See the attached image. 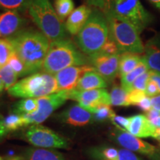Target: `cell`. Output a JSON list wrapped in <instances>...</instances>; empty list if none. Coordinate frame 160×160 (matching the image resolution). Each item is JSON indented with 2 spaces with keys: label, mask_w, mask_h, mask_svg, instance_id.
I'll return each mask as SVG.
<instances>
[{
  "label": "cell",
  "mask_w": 160,
  "mask_h": 160,
  "mask_svg": "<svg viewBox=\"0 0 160 160\" xmlns=\"http://www.w3.org/2000/svg\"><path fill=\"white\" fill-rule=\"evenodd\" d=\"M148 121L151 124L156 128H160V111L156 114L154 117H152L151 119H148Z\"/></svg>",
  "instance_id": "cell-43"
},
{
  "label": "cell",
  "mask_w": 160,
  "mask_h": 160,
  "mask_svg": "<svg viewBox=\"0 0 160 160\" xmlns=\"http://www.w3.org/2000/svg\"><path fill=\"white\" fill-rule=\"evenodd\" d=\"M109 28V37L117 45L120 53L142 54L145 52L139 31L134 25L110 11L105 13Z\"/></svg>",
  "instance_id": "cell-5"
},
{
  "label": "cell",
  "mask_w": 160,
  "mask_h": 160,
  "mask_svg": "<svg viewBox=\"0 0 160 160\" xmlns=\"http://www.w3.org/2000/svg\"><path fill=\"white\" fill-rule=\"evenodd\" d=\"M112 123L116 126L117 128L122 131H128L130 125V117H124L122 116L114 114L111 119Z\"/></svg>",
  "instance_id": "cell-33"
},
{
  "label": "cell",
  "mask_w": 160,
  "mask_h": 160,
  "mask_svg": "<svg viewBox=\"0 0 160 160\" xmlns=\"http://www.w3.org/2000/svg\"><path fill=\"white\" fill-rule=\"evenodd\" d=\"M117 160H142L133 152L127 149H121L119 151V157Z\"/></svg>",
  "instance_id": "cell-36"
},
{
  "label": "cell",
  "mask_w": 160,
  "mask_h": 160,
  "mask_svg": "<svg viewBox=\"0 0 160 160\" xmlns=\"http://www.w3.org/2000/svg\"><path fill=\"white\" fill-rule=\"evenodd\" d=\"M8 131L7 129L5 128V125H4L3 124V121L2 119L0 118V140L2 139L4 137H5L6 134L8 133Z\"/></svg>",
  "instance_id": "cell-44"
},
{
  "label": "cell",
  "mask_w": 160,
  "mask_h": 160,
  "mask_svg": "<svg viewBox=\"0 0 160 160\" xmlns=\"http://www.w3.org/2000/svg\"><path fill=\"white\" fill-rule=\"evenodd\" d=\"M8 65L11 66V68L13 70V71L17 73L18 77H22L25 76H29L28 71L27 68L25 65V64L21 59L18 57L15 51L12 53L11 57H10L8 61Z\"/></svg>",
  "instance_id": "cell-31"
},
{
  "label": "cell",
  "mask_w": 160,
  "mask_h": 160,
  "mask_svg": "<svg viewBox=\"0 0 160 160\" xmlns=\"http://www.w3.org/2000/svg\"><path fill=\"white\" fill-rule=\"evenodd\" d=\"M148 71L149 68L148 66V64L146 62V60L143 56L142 59L139 65H138L133 71L130 72V73H128L127 75L121 77L122 88L123 89H125V91L128 93V92L131 91V85L133 83V82H134L138 77Z\"/></svg>",
  "instance_id": "cell-22"
},
{
  "label": "cell",
  "mask_w": 160,
  "mask_h": 160,
  "mask_svg": "<svg viewBox=\"0 0 160 160\" xmlns=\"http://www.w3.org/2000/svg\"><path fill=\"white\" fill-rule=\"evenodd\" d=\"M38 109L31 114L22 115L25 126L40 125L52 113L66 102L68 97V91H59L51 94L38 98Z\"/></svg>",
  "instance_id": "cell-8"
},
{
  "label": "cell",
  "mask_w": 160,
  "mask_h": 160,
  "mask_svg": "<svg viewBox=\"0 0 160 160\" xmlns=\"http://www.w3.org/2000/svg\"><path fill=\"white\" fill-rule=\"evenodd\" d=\"M37 99H23L18 101L13 105V113L19 115L31 114L37 111Z\"/></svg>",
  "instance_id": "cell-23"
},
{
  "label": "cell",
  "mask_w": 160,
  "mask_h": 160,
  "mask_svg": "<svg viewBox=\"0 0 160 160\" xmlns=\"http://www.w3.org/2000/svg\"><path fill=\"white\" fill-rule=\"evenodd\" d=\"M111 11L134 25L139 33L153 20L152 16L146 11L140 0H113Z\"/></svg>",
  "instance_id": "cell-7"
},
{
  "label": "cell",
  "mask_w": 160,
  "mask_h": 160,
  "mask_svg": "<svg viewBox=\"0 0 160 160\" xmlns=\"http://www.w3.org/2000/svg\"><path fill=\"white\" fill-rule=\"evenodd\" d=\"M90 65L89 58L69 39L51 42L43 62L42 71L55 75L62 70L71 66Z\"/></svg>",
  "instance_id": "cell-3"
},
{
  "label": "cell",
  "mask_w": 160,
  "mask_h": 160,
  "mask_svg": "<svg viewBox=\"0 0 160 160\" xmlns=\"http://www.w3.org/2000/svg\"><path fill=\"white\" fill-rule=\"evenodd\" d=\"M111 105L113 106L127 107L130 106L128 102V93L122 88V86L115 85L112 88L111 93Z\"/></svg>",
  "instance_id": "cell-24"
},
{
  "label": "cell",
  "mask_w": 160,
  "mask_h": 160,
  "mask_svg": "<svg viewBox=\"0 0 160 160\" xmlns=\"http://www.w3.org/2000/svg\"><path fill=\"white\" fill-rule=\"evenodd\" d=\"M144 53L149 69L160 73V34L156 35L146 42Z\"/></svg>",
  "instance_id": "cell-18"
},
{
  "label": "cell",
  "mask_w": 160,
  "mask_h": 160,
  "mask_svg": "<svg viewBox=\"0 0 160 160\" xmlns=\"http://www.w3.org/2000/svg\"><path fill=\"white\" fill-rule=\"evenodd\" d=\"M57 91L55 76L45 72L28 76L8 90L12 97L22 99H38Z\"/></svg>",
  "instance_id": "cell-6"
},
{
  "label": "cell",
  "mask_w": 160,
  "mask_h": 160,
  "mask_svg": "<svg viewBox=\"0 0 160 160\" xmlns=\"http://www.w3.org/2000/svg\"><path fill=\"white\" fill-rule=\"evenodd\" d=\"M29 0H0V9L23 13L28 11Z\"/></svg>",
  "instance_id": "cell-26"
},
{
  "label": "cell",
  "mask_w": 160,
  "mask_h": 160,
  "mask_svg": "<svg viewBox=\"0 0 160 160\" xmlns=\"http://www.w3.org/2000/svg\"><path fill=\"white\" fill-rule=\"evenodd\" d=\"M154 139H157L158 141L159 142V143H160V128L156 129V133H155V136H154Z\"/></svg>",
  "instance_id": "cell-47"
},
{
  "label": "cell",
  "mask_w": 160,
  "mask_h": 160,
  "mask_svg": "<svg viewBox=\"0 0 160 160\" xmlns=\"http://www.w3.org/2000/svg\"><path fill=\"white\" fill-rule=\"evenodd\" d=\"M137 106L142 110V111H143L145 112L149 111L150 110L153 108H152V105H151V97L146 96L145 98H143V99L140 101V102L138 104Z\"/></svg>",
  "instance_id": "cell-40"
},
{
  "label": "cell",
  "mask_w": 160,
  "mask_h": 160,
  "mask_svg": "<svg viewBox=\"0 0 160 160\" xmlns=\"http://www.w3.org/2000/svg\"><path fill=\"white\" fill-rule=\"evenodd\" d=\"M94 121L104 122L110 119L115 114L110 105H100L91 111Z\"/></svg>",
  "instance_id": "cell-29"
},
{
  "label": "cell",
  "mask_w": 160,
  "mask_h": 160,
  "mask_svg": "<svg viewBox=\"0 0 160 160\" xmlns=\"http://www.w3.org/2000/svg\"><path fill=\"white\" fill-rule=\"evenodd\" d=\"M4 89H5V84H4L2 80L0 79V93H1L2 92V91H3Z\"/></svg>",
  "instance_id": "cell-48"
},
{
  "label": "cell",
  "mask_w": 160,
  "mask_h": 160,
  "mask_svg": "<svg viewBox=\"0 0 160 160\" xmlns=\"http://www.w3.org/2000/svg\"><path fill=\"white\" fill-rule=\"evenodd\" d=\"M145 93L148 97H153L159 94V91L157 85L156 84L155 82L152 81V80L149 79L148 82L147 84L145 89Z\"/></svg>",
  "instance_id": "cell-37"
},
{
  "label": "cell",
  "mask_w": 160,
  "mask_h": 160,
  "mask_svg": "<svg viewBox=\"0 0 160 160\" xmlns=\"http://www.w3.org/2000/svg\"><path fill=\"white\" fill-rule=\"evenodd\" d=\"M145 91H139V90H132L128 92V102L130 105L137 106L143 98L146 97Z\"/></svg>",
  "instance_id": "cell-34"
},
{
  "label": "cell",
  "mask_w": 160,
  "mask_h": 160,
  "mask_svg": "<svg viewBox=\"0 0 160 160\" xmlns=\"http://www.w3.org/2000/svg\"><path fill=\"white\" fill-rule=\"evenodd\" d=\"M112 2L113 0H105V13H108L111 11L112 8Z\"/></svg>",
  "instance_id": "cell-45"
},
{
  "label": "cell",
  "mask_w": 160,
  "mask_h": 160,
  "mask_svg": "<svg viewBox=\"0 0 160 160\" xmlns=\"http://www.w3.org/2000/svg\"><path fill=\"white\" fill-rule=\"evenodd\" d=\"M70 99L77 101L84 108L91 112L100 105H111V97L108 91L105 88L93 89L89 91H68Z\"/></svg>",
  "instance_id": "cell-12"
},
{
  "label": "cell",
  "mask_w": 160,
  "mask_h": 160,
  "mask_svg": "<svg viewBox=\"0 0 160 160\" xmlns=\"http://www.w3.org/2000/svg\"><path fill=\"white\" fill-rule=\"evenodd\" d=\"M3 124L8 131H14L25 126L23 116L16 113H11L2 119Z\"/></svg>",
  "instance_id": "cell-27"
},
{
  "label": "cell",
  "mask_w": 160,
  "mask_h": 160,
  "mask_svg": "<svg viewBox=\"0 0 160 160\" xmlns=\"http://www.w3.org/2000/svg\"><path fill=\"white\" fill-rule=\"evenodd\" d=\"M25 160H65L59 152L47 148H31L25 153Z\"/></svg>",
  "instance_id": "cell-20"
},
{
  "label": "cell",
  "mask_w": 160,
  "mask_h": 160,
  "mask_svg": "<svg viewBox=\"0 0 160 160\" xmlns=\"http://www.w3.org/2000/svg\"><path fill=\"white\" fill-rule=\"evenodd\" d=\"M156 128L145 117V115L138 114L130 117V125L128 132L138 138H154Z\"/></svg>",
  "instance_id": "cell-17"
},
{
  "label": "cell",
  "mask_w": 160,
  "mask_h": 160,
  "mask_svg": "<svg viewBox=\"0 0 160 160\" xmlns=\"http://www.w3.org/2000/svg\"><path fill=\"white\" fill-rule=\"evenodd\" d=\"M8 160H20L19 158L18 157H13V158H10Z\"/></svg>",
  "instance_id": "cell-49"
},
{
  "label": "cell",
  "mask_w": 160,
  "mask_h": 160,
  "mask_svg": "<svg viewBox=\"0 0 160 160\" xmlns=\"http://www.w3.org/2000/svg\"><path fill=\"white\" fill-rule=\"evenodd\" d=\"M111 137L125 149L131 151H135L147 156L151 160H160V151L155 146L142 141L138 137H134L128 131L119 128L113 129Z\"/></svg>",
  "instance_id": "cell-10"
},
{
  "label": "cell",
  "mask_w": 160,
  "mask_h": 160,
  "mask_svg": "<svg viewBox=\"0 0 160 160\" xmlns=\"http://www.w3.org/2000/svg\"><path fill=\"white\" fill-rule=\"evenodd\" d=\"M7 39L11 42L15 53L25 64L29 75L42 70L51 45V41L45 34L35 29H22Z\"/></svg>",
  "instance_id": "cell-1"
},
{
  "label": "cell",
  "mask_w": 160,
  "mask_h": 160,
  "mask_svg": "<svg viewBox=\"0 0 160 160\" xmlns=\"http://www.w3.org/2000/svg\"><path fill=\"white\" fill-rule=\"evenodd\" d=\"M109 39L107 17L101 10L93 8L85 25L76 37V43L80 51L90 56L101 52Z\"/></svg>",
  "instance_id": "cell-2"
},
{
  "label": "cell",
  "mask_w": 160,
  "mask_h": 160,
  "mask_svg": "<svg viewBox=\"0 0 160 160\" xmlns=\"http://www.w3.org/2000/svg\"><path fill=\"white\" fill-rule=\"evenodd\" d=\"M142 57L140 54L131 53H123L120 55L119 75L120 77L127 75L139 65Z\"/></svg>",
  "instance_id": "cell-21"
},
{
  "label": "cell",
  "mask_w": 160,
  "mask_h": 160,
  "mask_svg": "<svg viewBox=\"0 0 160 160\" xmlns=\"http://www.w3.org/2000/svg\"><path fill=\"white\" fill-rule=\"evenodd\" d=\"M53 8L58 17L64 22L74 10V3L73 0H54Z\"/></svg>",
  "instance_id": "cell-25"
},
{
  "label": "cell",
  "mask_w": 160,
  "mask_h": 160,
  "mask_svg": "<svg viewBox=\"0 0 160 160\" xmlns=\"http://www.w3.org/2000/svg\"><path fill=\"white\" fill-rule=\"evenodd\" d=\"M85 4L89 7L98 8L102 11L104 13L105 11V0H84Z\"/></svg>",
  "instance_id": "cell-39"
},
{
  "label": "cell",
  "mask_w": 160,
  "mask_h": 160,
  "mask_svg": "<svg viewBox=\"0 0 160 160\" xmlns=\"http://www.w3.org/2000/svg\"><path fill=\"white\" fill-rule=\"evenodd\" d=\"M18 76L17 73L13 71L11 66L7 65L0 68V79L3 81L5 84V88L8 90L12 86H13L17 82Z\"/></svg>",
  "instance_id": "cell-28"
},
{
  "label": "cell",
  "mask_w": 160,
  "mask_h": 160,
  "mask_svg": "<svg viewBox=\"0 0 160 160\" xmlns=\"http://www.w3.org/2000/svg\"><path fill=\"white\" fill-rule=\"evenodd\" d=\"M25 138L35 147L44 148H68V142L53 130L41 125H32L25 133Z\"/></svg>",
  "instance_id": "cell-9"
},
{
  "label": "cell",
  "mask_w": 160,
  "mask_h": 160,
  "mask_svg": "<svg viewBox=\"0 0 160 160\" xmlns=\"http://www.w3.org/2000/svg\"><path fill=\"white\" fill-rule=\"evenodd\" d=\"M151 105L152 108L157 111H160V93L155 97H151Z\"/></svg>",
  "instance_id": "cell-42"
},
{
  "label": "cell",
  "mask_w": 160,
  "mask_h": 160,
  "mask_svg": "<svg viewBox=\"0 0 160 160\" xmlns=\"http://www.w3.org/2000/svg\"><path fill=\"white\" fill-rule=\"evenodd\" d=\"M102 155L105 160H117L119 157V151L115 148H108L103 150Z\"/></svg>",
  "instance_id": "cell-38"
},
{
  "label": "cell",
  "mask_w": 160,
  "mask_h": 160,
  "mask_svg": "<svg viewBox=\"0 0 160 160\" xmlns=\"http://www.w3.org/2000/svg\"><path fill=\"white\" fill-rule=\"evenodd\" d=\"M14 52L13 45L7 39H0V68L8 63L10 57Z\"/></svg>",
  "instance_id": "cell-30"
},
{
  "label": "cell",
  "mask_w": 160,
  "mask_h": 160,
  "mask_svg": "<svg viewBox=\"0 0 160 160\" xmlns=\"http://www.w3.org/2000/svg\"><path fill=\"white\" fill-rule=\"evenodd\" d=\"M121 54L111 55L99 52L88 57L90 65L102 76L105 81L111 82L119 74V59Z\"/></svg>",
  "instance_id": "cell-11"
},
{
  "label": "cell",
  "mask_w": 160,
  "mask_h": 160,
  "mask_svg": "<svg viewBox=\"0 0 160 160\" xmlns=\"http://www.w3.org/2000/svg\"><path fill=\"white\" fill-rule=\"evenodd\" d=\"M25 20L15 11H7L0 13V39L15 35L23 29Z\"/></svg>",
  "instance_id": "cell-14"
},
{
  "label": "cell",
  "mask_w": 160,
  "mask_h": 160,
  "mask_svg": "<svg viewBox=\"0 0 160 160\" xmlns=\"http://www.w3.org/2000/svg\"><path fill=\"white\" fill-rule=\"evenodd\" d=\"M150 73H151V75H150V79L152 80V81L155 82L156 84L157 85L158 88H159V93H160V73H158V72L153 71L150 70Z\"/></svg>",
  "instance_id": "cell-41"
},
{
  "label": "cell",
  "mask_w": 160,
  "mask_h": 160,
  "mask_svg": "<svg viewBox=\"0 0 160 160\" xmlns=\"http://www.w3.org/2000/svg\"><path fill=\"white\" fill-rule=\"evenodd\" d=\"M28 11L38 28L51 42L66 39L65 23L58 17L50 0H29Z\"/></svg>",
  "instance_id": "cell-4"
},
{
  "label": "cell",
  "mask_w": 160,
  "mask_h": 160,
  "mask_svg": "<svg viewBox=\"0 0 160 160\" xmlns=\"http://www.w3.org/2000/svg\"><path fill=\"white\" fill-rule=\"evenodd\" d=\"M62 122L73 126H85L93 120V113L79 104H74L58 115Z\"/></svg>",
  "instance_id": "cell-15"
},
{
  "label": "cell",
  "mask_w": 160,
  "mask_h": 160,
  "mask_svg": "<svg viewBox=\"0 0 160 160\" xmlns=\"http://www.w3.org/2000/svg\"><path fill=\"white\" fill-rule=\"evenodd\" d=\"M148 1L160 11V0H148Z\"/></svg>",
  "instance_id": "cell-46"
},
{
  "label": "cell",
  "mask_w": 160,
  "mask_h": 160,
  "mask_svg": "<svg viewBox=\"0 0 160 160\" xmlns=\"http://www.w3.org/2000/svg\"><path fill=\"white\" fill-rule=\"evenodd\" d=\"M150 75H151V73H150V71H148L138 77L132 84L131 91L132 90H139V91L145 92L146 86H147V84L150 79Z\"/></svg>",
  "instance_id": "cell-32"
},
{
  "label": "cell",
  "mask_w": 160,
  "mask_h": 160,
  "mask_svg": "<svg viewBox=\"0 0 160 160\" xmlns=\"http://www.w3.org/2000/svg\"><path fill=\"white\" fill-rule=\"evenodd\" d=\"M108 82L95 70L87 71L79 79L76 89L78 91H89L93 89L105 88Z\"/></svg>",
  "instance_id": "cell-19"
},
{
  "label": "cell",
  "mask_w": 160,
  "mask_h": 160,
  "mask_svg": "<svg viewBox=\"0 0 160 160\" xmlns=\"http://www.w3.org/2000/svg\"><path fill=\"white\" fill-rule=\"evenodd\" d=\"M95 70L91 65L71 66L62 70L54 75L58 91L76 89L79 79L87 71Z\"/></svg>",
  "instance_id": "cell-13"
},
{
  "label": "cell",
  "mask_w": 160,
  "mask_h": 160,
  "mask_svg": "<svg viewBox=\"0 0 160 160\" xmlns=\"http://www.w3.org/2000/svg\"><path fill=\"white\" fill-rule=\"evenodd\" d=\"M93 8L82 5L73 10L65 23V29L72 36H77L91 15Z\"/></svg>",
  "instance_id": "cell-16"
},
{
  "label": "cell",
  "mask_w": 160,
  "mask_h": 160,
  "mask_svg": "<svg viewBox=\"0 0 160 160\" xmlns=\"http://www.w3.org/2000/svg\"><path fill=\"white\" fill-rule=\"evenodd\" d=\"M101 52H103V53H108V54H111V55L122 54V53H119V49H118L116 43L110 37L109 39H108V41L106 42L105 45L103 46Z\"/></svg>",
  "instance_id": "cell-35"
},
{
  "label": "cell",
  "mask_w": 160,
  "mask_h": 160,
  "mask_svg": "<svg viewBox=\"0 0 160 160\" xmlns=\"http://www.w3.org/2000/svg\"><path fill=\"white\" fill-rule=\"evenodd\" d=\"M0 160H3V159L1 157H0Z\"/></svg>",
  "instance_id": "cell-50"
}]
</instances>
